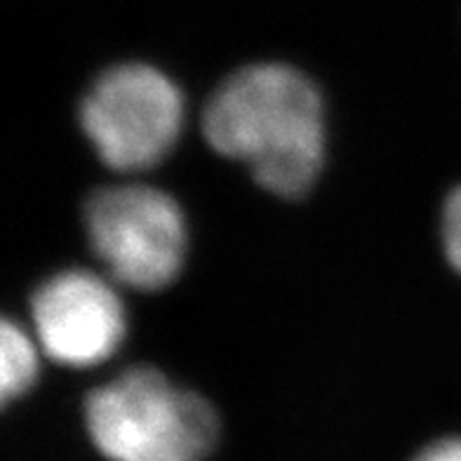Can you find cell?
<instances>
[{
  "mask_svg": "<svg viewBox=\"0 0 461 461\" xmlns=\"http://www.w3.org/2000/svg\"><path fill=\"white\" fill-rule=\"evenodd\" d=\"M203 134L214 151L248 165L261 188L299 198L322 170V97L297 68L252 64L217 87L203 113Z\"/></svg>",
  "mask_w": 461,
  "mask_h": 461,
  "instance_id": "6da1fadb",
  "label": "cell"
},
{
  "mask_svg": "<svg viewBox=\"0 0 461 461\" xmlns=\"http://www.w3.org/2000/svg\"><path fill=\"white\" fill-rule=\"evenodd\" d=\"M92 445L109 461H205L219 419L201 395L153 367H132L86 401Z\"/></svg>",
  "mask_w": 461,
  "mask_h": 461,
  "instance_id": "7a4b0ae2",
  "label": "cell"
},
{
  "mask_svg": "<svg viewBox=\"0 0 461 461\" xmlns=\"http://www.w3.org/2000/svg\"><path fill=\"white\" fill-rule=\"evenodd\" d=\"M80 125L109 167L149 170L182 137L184 97L158 68L121 64L95 80L80 104Z\"/></svg>",
  "mask_w": 461,
  "mask_h": 461,
  "instance_id": "3957f363",
  "label": "cell"
},
{
  "mask_svg": "<svg viewBox=\"0 0 461 461\" xmlns=\"http://www.w3.org/2000/svg\"><path fill=\"white\" fill-rule=\"evenodd\" d=\"M86 229L111 278L132 290H163L186 259V219L160 188H102L87 203Z\"/></svg>",
  "mask_w": 461,
  "mask_h": 461,
  "instance_id": "277c9868",
  "label": "cell"
},
{
  "mask_svg": "<svg viewBox=\"0 0 461 461\" xmlns=\"http://www.w3.org/2000/svg\"><path fill=\"white\" fill-rule=\"evenodd\" d=\"M36 339L50 358L68 367H95L121 348L128 316L121 294L102 276L68 268L31 299Z\"/></svg>",
  "mask_w": 461,
  "mask_h": 461,
  "instance_id": "5b68a950",
  "label": "cell"
},
{
  "mask_svg": "<svg viewBox=\"0 0 461 461\" xmlns=\"http://www.w3.org/2000/svg\"><path fill=\"white\" fill-rule=\"evenodd\" d=\"M36 339L14 321H3L0 330V391L3 401L10 402L22 398L36 384L41 370V353Z\"/></svg>",
  "mask_w": 461,
  "mask_h": 461,
  "instance_id": "8992f818",
  "label": "cell"
},
{
  "mask_svg": "<svg viewBox=\"0 0 461 461\" xmlns=\"http://www.w3.org/2000/svg\"><path fill=\"white\" fill-rule=\"evenodd\" d=\"M443 248L449 264L461 274V186L447 195L443 207Z\"/></svg>",
  "mask_w": 461,
  "mask_h": 461,
  "instance_id": "52a82bcc",
  "label": "cell"
},
{
  "mask_svg": "<svg viewBox=\"0 0 461 461\" xmlns=\"http://www.w3.org/2000/svg\"><path fill=\"white\" fill-rule=\"evenodd\" d=\"M414 461H461V438H443L431 443Z\"/></svg>",
  "mask_w": 461,
  "mask_h": 461,
  "instance_id": "ba28073f",
  "label": "cell"
}]
</instances>
